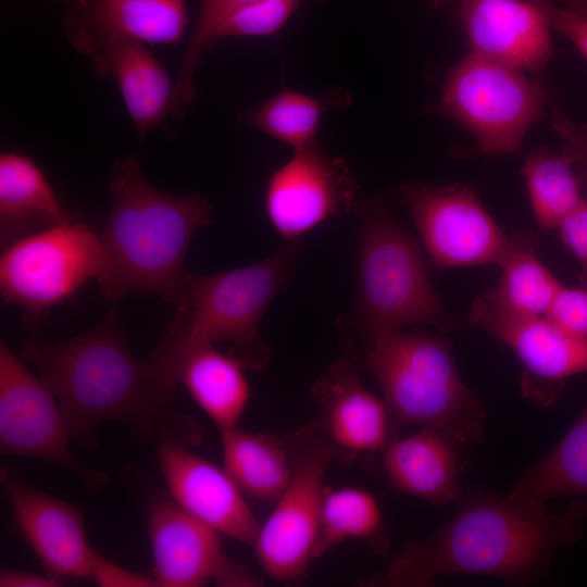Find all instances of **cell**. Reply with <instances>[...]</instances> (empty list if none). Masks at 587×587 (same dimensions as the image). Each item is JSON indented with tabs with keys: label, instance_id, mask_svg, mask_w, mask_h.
Instances as JSON below:
<instances>
[{
	"label": "cell",
	"instance_id": "6da1fadb",
	"mask_svg": "<svg viewBox=\"0 0 587 587\" xmlns=\"http://www.w3.org/2000/svg\"><path fill=\"white\" fill-rule=\"evenodd\" d=\"M118 314L114 305L96 326L62 341L28 337L20 357L38 369L72 438H89L101 424L120 421L145 440L197 442L198 427L167 411L178 383L159 364L136 359Z\"/></svg>",
	"mask_w": 587,
	"mask_h": 587
},
{
	"label": "cell",
	"instance_id": "7a4b0ae2",
	"mask_svg": "<svg viewBox=\"0 0 587 587\" xmlns=\"http://www.w3.org/2000/svg\"><path fill=\"white\" fill-rule=\"evenodd\" d=\"M586 510L560 512L507 496L476 491L424 541H411L386 571L361 582L370 587H429L447 575L474 574L524 582L540 574L555 550L582 533Z\"/></svg>",
	"mask_w": 587,
	"mask_h": 587
},
{
	"label": "cell",
	"instance_id": "3957f363",
	"mask_svg": "<svg viewBox=\"0 0 587 587\" xmlns=\"http://www.w3.org/2000/svg\"><path fill=\"white\" fill-rule=\"evenodd\" d=\"M111 209L100 233L104 263L97 279L102 299L157 294L175 310L184 300V259L213 207L198 191L174 195L157 189L132 157L116 160L110 175Z\"/></svg>",
	"mask_w": 587,
	"mask_h": 587
},
{
	"label": "cell",
	"instance_id": "277c9868",
	"mask_svg": "<svg viewBox=\"0 0 587 587\" xmlns=\"http://www.w3.org/2000/svg\"><path fill=\"white\" fill-rule=\"evenodd\" d=\"M300 240L285 241L272 255L215 274L187 273L182 305L148 358L179 383V367L192 350L220 341L246 367L263 370L270 349L260 336L267 308L289 278Z\"/></svg>",
	"mask_w": 587,
	"mask_h": 587
},
{
	"label": "cell",
	"instance_id": "5b68a950",
	"mask_svg": "<svg viewBox=\"0 0 587 587\" xmlns=\"http://www.w3.org/2000/svg\"><path fill=\"white\" fill-rule=\"evenodd\" d=\"M363 354L396 426L429 427L460 445L484 436L483 402L462 380L442 334L386 329L369 334Z\"/></svg>",
	"mask_w": 587,
	"mask_h": 587
},
{
	"label": "cell",
	"instance_id": "8992f818",
	"mask_svg": "<svg viewBox=\"0 0 587 587\" xmlns=\"http://www.w3.org/2000/svg\"><path fill=\"white\" fill-rule=\"evenodd\" d=\"M355 314L369 335L407 325L454 329L459 323L439 298L415 238L380 198L357 199Z\"/></svg>",
	"mask_w": 587,
	"mask_h": 587
},
{
	"label": "cell",
	"instance_id": "52a82bcc",
	"mask_svg": "<svg viewBox=\"0 0 587 587\" xmlns=\"http://www.w3.org/2000/svg\"><path fill=\"white\" fill-rule=\"evenodd\" d=\"M547 99L540 78L470 52L446 72L439 109L470 132L479 153L510 154L542 117Z\"/></svg>",
	"mask_w": 587,
	"mask_h": 587
},
{
	"label": "cell",
	"instance_id": "ba28073f",
	"mask_svg": "<svg viewBox=\"0 0 587 587\" xmlns=\"http://www.w3.org/2000/svg\"><path fill=\"white\" fill-rule=\"evenodd\" d=\"M0 292L4 304L24 311L21 324L33 330L51 309L71 300L104 263L100 233L82 217L23 237L2 248Z\"/></svg>",
	"mask_w": 587,
	"mask_h": 587
},
{
	"label": "cell",
	"instance_id": "9c48e42d",
	"mask_svg": "<svg viewBox=\"0 0 587 587\" xmlns=\"http://www.w3.org/2000/svg\"><path fill=\"white\" fill-rule=\"evenodd\" d=\"M292 475L260 526L257 560L273 579L295 583L307 574L315 545L325 491L324 477L339 453L315 421L284 438Z\"/></svg>",
	"mask_w": 587,
	"mask_h": 587
},
{
	"label": "cell",
	"instance_id": "30bf717a",
	"mask_svg": "<svg viewBox=\"0 0 587 587\" xmlns=\"http://www.w3.org/2000/svg\"><path fill=\"white\" fill-rule=\"evenodd\" d=\"M399 196L435 267L500 265L510 236L470 186L405 185Z\"/></svg>",
	"mask_w": 587,
	"mask_h": 587
},
{
	"label": "cell",
	"instance_id": "8fae6325",
	"mask_svg": "<svg viewBox=\"0 0 587 587\" xmlns=\"http://www.w3.org/2000/svg\"><path fill=\"white\" fill-rule=\"evenodd\" d=\"M72 438L61 407L48 385L24 360L0 342V450L62 466L93 489L107 475L86 467L70 447Z\"/></svg>",
	"mask_w": 587,
	"mask_h": 587
},
{
	"label": "cell",
	"instance_id": "7c38bea8",
	"mask_svg": "<svg viewBox=\"0 0 587 587\" xmlns=\"http://www.w3.org/2000/svg\"><path fill=\"white\" fill-rule=\"evenodd\" d=\"M218 534L173 500L154 498L148 511V535L155 586H262L260 578L224 551Z\"/></svg>",
	"mask_w": 587,
	"mask_h": 587
},
{
	"label": "cell",
	"instance_id": "4fadbf2b",
	"mask_svg": "<svg viewBox=\"0 0 587 587\" xmlns=\"http://www.w3.org/2000/svg\"><path fill=\"white\" fill-rule=\"evenodd\" d=\"M357 184L347 163L315 143L294 151L266 182V216L285 240H299L330 216L354 209Z\"/></svg>",
	"mask_w": 587,
	"mask_h": 587
},
{
	"label": "cell",
	"instance_id": "5bb4252c",
	"mask_svg": "<svg viewBox=\"0 0 587 587\" xmlns=\"http://www.w3.org/2000/svg\"><path fill=\"white\" fill-rule=\"evenodd\" d=\"M1 480L18 529L50 574L93 579L103 557L88 541L82 509L30 486L7 467Z\"/></svg>",
	"mask_w": 587,
	"mask_h": 587
},
{
	"label": "cell",
	"instance_id": "9a60e30c",
	"mask_svg": "<svg viewBox=\"0 0 587 587\" xmlns=\"http://www.w3.org/2000/svg\"><path fill=\"white\" fill-rule=\"evenodd\" d=\"M157 445L172 500L220 534L253 545L261 525L227 472L193 453L190 444L167 439Z\"/></svg>",
	"mask_w": 587,
	"mask_h": 587
},
{
	"label": "cell",
	"instance_id": "2e32d148",
	"mask_svg": "<svg viewBox=\"0 0 587 587\" xmlns=\"http://www.w3.org/2000/svg\"><path fill=\"white\" fill-rule=\"evenodd\" d=\"M467 321L509 347L526 370L524 391L533 397L539 383L553 384L587 371V337L572 334L545 315L505 312L482 296Z\"/></svg>",
	"mask_w": 587,
	"mask_h": 587
},
{
	"label": "cell",
	"instance_id": "e0dca14e",
	"mask_svg": "<svg viewBox=\"0 0 587 587\" xmlns=\"http://www.w3.org/2000/svg\"><path fill=\"white\" fill-rule=\"evenodd\" d=\"M457 18L482 58L536 73L553 57L551 28L534 0H461Z\"/></svg>",
	"mask_w": 587,
	"mask_h": 587
},
{
	"label": "cell",
	"instance_id": "ac0fdd59",
	"mask_svg": "<svg viewBox=\"0 0 587 587\" xmlns=\"http://www.w3.org/2000/svg\"><path fill=\"white\" fill-rule=\"evenodd\" d=\"M312 395L320 404L316 422L341 461L362 452H382L396 437L385 401L364 386L348 359L333 363L314 383Z\"/></svg>",
	"mask_w": 587,
	"mask_h": 587
},
{
	"label": "cell",
	"instance_id": "d6986e66",
	"mask_svg": "<svg viewBox=\"0 0 587 587\" xmlns=\"http://www.w3.org/2000/svg\"><path fill=\"white\" fill-rule=\"evenodd\" d=\"M65 34L80 53L101 39L117 35L149 43H175L188 24L185 0H89L72 3Z\"/></svg>",
	"mask_w": 587,
	"mask_h": 587
},
{
	"label": "cell",
	"instance_id": "ffe728a7",
	"mask_svg": "<svg viewBox=\"0 0 587 587\" xmlns=\"http://www.w3.org/2000/svg\"><path fill=\"white\" fill-rule=\"evenodd\" d=\"M86 55L97 75L115 79L140 138L164 122L174 83L143 42L112 35L95 43Z\"/></svg>",
	"mask_w": 587,
	"mask_h": 587
},
{
	"label": "cell",
	"instance_id": "44dd1931",
	"mask_svg": "<svg viewBox=\"0 0 587 587\" xmlns=\"http://www.w3.org/2000/svg\"><path fill=\"white\" fill-rule=\"evenodd\" d=\"M459 446L440 430L420 427L388 442L382 451L383 471L398 490L446 505L462 497Z\"/></svg>",
	"mask_w": 587,
	"mask_h": 587
},
{
	"label": "cell",
	"instance_id": "7402d4cb",
	"mask_svg": "<svg viewBox=\"0 0 587 587\" xmlns=\"http://www.w3.org/2000/svg\"><path fill=\"white\" fill-rule=\"evenodd\" d=\"M59 199L42 170L16 152L0 154V243L4 248L28 235L76 218Z\"/></svg>",
	"mask_w": 587,
	"mask_h": 587
},
{
	"label": "cell",
	"instance_id": "603a6c76",
	"mask_svg": "<svg viewBox=\"0 0 587 587\" xmlns=\"http://www.w3.org/2000/svg\"><path fill=\"white\" fill-rule=\"evenodd\" d=\"M246 366L214 345L192 350L179 367L183 384L220 430L236 427L250 399Z\"/></svg>",
	"mask_w": 587,
	"mask_h": 587
},
{
	"label": "cell",
	"instance_id": "cb8c5ba5",
	"mask_svg": "<svg viewBox=\"0 0 587 587\" xmlns=\"http://www.w3.org/2000/svg\"><path fill=\"white\" fill-rule=\"evenodd\" d=\"M221 442L224 470L241 492L255 500L276 501L292 475L284 439L236 426L221 430Z\"/></svg>",
	"mask_w": 587,
	"mask_h": 587
},
{
	"label": "cell",
	"instance_id": "d4e9b609",
	"mask_svg": "<svg viewBox=\"0 0 587 587\" xmlns=\"http://www.w3.org/2000/svg\"><path fill=\"white\" fill-rule=\"evenodd\" d=\"M538 251V239L532 232H514L499 265L500 282L482 297L509 313L546 315L563 285L542 264Z\"/></svg>",
	"mask_w": 587,
	"mask_h": 587
},
{
	"label": "cell",
	"instance_id": "484cf974",
	"mask_svg": "<svg viewBox=\"0 0 587 587\" xmlns=\"http://www.w3.org/2000/svg\"><path fill=\"white\" fill-rule=\"evenodd\" d=\"M587 495V404L558 445L526 470L508 494L514 500L545 505L565 496Z\"/></svg>",
	"mask_w": 587,
	"mask_h": 587
},
{
	"label": "cell",
	"instance_id": "4316f807",
	"mask_svg": "<svg viewBox=\"0 0 587 587\" xmlns=\"http://www.w3.org/2000/svg\"><path fill=\"white\" fill-rule=\"evenodd\" d=\"M350 97L345 91H332L314 98L283 89L257 108L242 111L239 121L291 147L294 151L317 143L322 116L335 107H346Z\"/></svg>",
	"mask_w": 587,
	"mask_h": 587
},
{
	"label": "cell",
	"instance_id": "83f0119b",
	"mask_svg": "<svg viewBox=\"0 0 587 587\" xmlns=\"http://www.w3.org/2000/svg\"><path fill=\"white\" fill-rule=\"evenodd\" d=\"M348 539L367 541L378 552L388 547L376 497L360 487L325 488L313 559Z\"/></svg>",
	"mask_w": 587,
	"mask_h": 587
},
{
	"label": "cell",
	"instance_id": "f1b7e54d",
	"mask_svg": "<svg viewBox=\"0 0 587 587\" xmlns=\"http://www.w3.org/2000/svg\"><path fill=\"white\" fill-rule=\"evenodd\" d=\"M522 174L535 220L542 228H558L585 199L574 166L561 151L535 149L525 159Z\"/></svg>",
	"mask_w": 587,
	"mask_h": 587
},
{
	"label": "cell",
	"instance_id": "f546056e",
	"mask_svg": "<svg viewBox=\"0 0 587 587\" xmlns=\"http://www.w3.org/2000/svg\"><path fill=\"white\" fill-rule=\"evenodd\" d=\"M300 0H253L228 13L216 26L207 50L228 37L275 35L295 13Z\"/></svg>",
	"mask_w": 587,
	"mask_h": 587
},
{
	"label": "cell",
	"instance_id": "4dcf8cb0",
	"mask_svg": "<svg viewBox=\"0 0 587 587\" xmlns=\"http://www.w3.org/2000/svg\"><path fill=\"white\" fill-rule=\"evenodd\" d=\"M251 1L253 0H200L199 15L175 80L177 93L190 96L196 92L193 76L214 29L228 13Z\"/></svg>",
	"mask_w": 587,
	"mask_h": 587
},
{
	"label": "cell",
	"instance_id": "1f68e13d",
	"mask_svg": "<svg viewBox=\"0 0 587 587\" xmlns=\"http://www.w3.org/2000/svg\"><path fill=\"white\" fill-rule=\"evenodd\" d=\"M551 30L567 38L587 60V0H534Z\"/></svg>",
	"mask_w": 587,
	"mask_h": 587
},
{
	"label": "cell",
	"instance_id": "d6a6232c",
	"mask_svg": "<svg viewBox=\"0 0 587 587\" xmlns=\"http://www.w3.org/2000/svg\"><path fill=\"white\" fill-rule=\"evenodd\" d=\"M550 126L563 140L561 152L571 160L583 193L587 197V124L573 121L560 107L553 105Z\"/></svg>",
	"mask_w": 587,
	"mask_h": 587
},
{
	"label": "cell",
	"instance_id": "836d02e7",
	"mask_svg": "<svg viewBox=\"0 0 587 587\" xmlns=\"http://www.w3.org/2000/svg\"><path fill=\"white\" fill-rule=\"evenodd\" d=\"M545 316L572 334L587 337V287L563 285Z\"/></svg>",
	"mask_w": 587,
	"mask_h": 587
},
{
	"label": "cell",
	"instance_id": "e575fe53",
	"mask_svg": "<svg viewBox=\"0 0 587 587\" xmlns=\"http://www.w3.org/2000/svg\"><path fill=\"white\" fill-rule=\"evenodd\" d=\"M561 241L577 260L583 286L587 287V197L558 227Z\"/></svg>",
	"mask_w": 587,
	"mask_h": 587
},
{
	"label": "cell",
	"instance_id": "d590c367",
	"mask_svg": "<svg viewBox=\"0 0 587 587\" xmlns=\"http://www.w3.org/2000/svg\"><path fill=\"white\" fill-rule=\"evenodd\" d=\"M93 580L103 587H151L155 586L152 577L125 570L104 557L99 563Z\"/></svg>",
	"mask_w": 587,
	"mask_h": 587
},
{
	"label": "cell",
	"instance_id": "8d00e7d4",
	"mask_svg": "<svg viewBox=\"0 0 587 587\" xmlns=\"http://www.w3.org/2000/svg\"><path fill=\"white\" fill-rule=\"evenodd\" d=\"M62 585V579L52 574L41 575L8 567L0 570L1 587H59Z\"/></svg>",
	"mask_w": 587,
	"mask_h": 587
},
{
	"label": "cell",
	"instance_id": "74e56055",
	"mask_svg": "<svg viewBox=\"0 0 587 587\" xmlns=\"http://www.w3.org/2000/svg\"><path fill=\"white\" fill-rule=\"evenodd\" d=\"M434 8H438L447 3L449 0H428Z\"/></svg>",
	"mask_w": 587,
	"mask_h": 587
},
{
	"label": "cell",
	"instance_id": "f35d334b",
	"mask_svg": "<svg viewBox=\"0 0 587 587\" xmlns=\"http://www.w3.org/2000/svg\"><path fill=\"white\" fill-rule=\"evenodd\" d=\"M71 3L78 4V5H85L88 3L89 0H68Z\"/></svg>",
	"mask_w": 587,
	"mask_h": 587
}]
</instances>
